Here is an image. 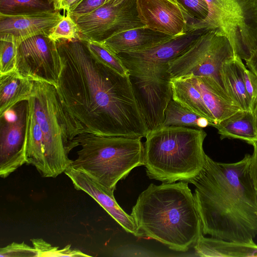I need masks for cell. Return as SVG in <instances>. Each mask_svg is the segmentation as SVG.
I'll return each mask as SVG.
<instances>
[{
  "mask_svg": "<svg viewBox=\"0 0 257 257\" xmlns=\"http://www.w3.org/2000/svg\"><path fill=\"white\" fill-rule=\"evenodd\" d=\"M62 69L56 88L59 112L68 140L78 134L131 138L149 132L130 75H121L97 60L86 41H56Z\"/></svg>",
  "mask_w": 257,
  "mask_h": 257,
  "instance_id": "obj_1",
  "label": "cell"
},
{
  "mask_svg": "<svg viewBox=\"0 0 257 257\" xmlns=\"http://www.w3.org/2000/svg\"><path fill=\"white\" fill-rule=\"evenodd\" d=\"M251 155L231 163L207 155L200 173L189 183L204 235L248 242L257 235V195L250 174Z\"/></svg>",
  "mask_w": 257,
  "mask_h": 257,
  "instance_id": "obj_2",
  "label": "cell"
},
{
  "mask_svg": "<svg viewBox=\"0 0 257 257\" xmlns=\"http://www.w3.org/2000/svg\"><path fill=\"white\" fill-rule=\"evenodd\" d=\"M188 182L153 183L139 196L131 213L143 236L177 251H186L203 234Z\"/></svg>",
  "mask_w": 257,
  "mask_h": 257,
  "instance_id": "obj_3",
  "label": "cell"
},
{
  "mask_svg": "<svg viewBox=\"0 0 257 257\" xmlns=\"http://www.w3.org/2000/svg\"><path fill=\"white\" fill-rule=\"evenodd\" d=\"M202 128L163 127L149 132L144 144V166L150 179L188 183L202 170L206 154Z\"/></svg>",
  "mask_w": 257,
  "mask_h": 257,
  "instance_id": "obj_4",
  "label": "cell"
},
{
  "mask_svg": "<svg viewBox=\"0 0 257 257\" xmlns=\"http://www.w3.org/2000/svg\"><path fill=\"white\" fill-rule=\"evenodd\" d=\"M72 142L81 149L71 167L110 192H114L117 182L133 169L144 165L141 138L82 133Z\"/></svg>",
  "mask_w": 257,
  "mask_h": 257,
  "instance_id": "obj_5",
  "label": "cell"
},
{
  "mask_svg": "<svg viewBox=\"0 0 257 257\" xmlns=\"http://www.w3.org/2000/svg\"><path fill=\"white\" fill-rule=\"evenodd\" d=\"M43 136L44 165L41 175L55 178L71 165L68 154L74 147L65 138L61 121L55 87L41 81H33L28 100Z\"/></svg>",
  "mask_w": 257,
  "mask_h": 257,
  "instance_id": "obj_6",
  "label": "cell"
},
{
  "mask_svg": "<svg viewBox=\"0 0 257 257\" xmlns=\"http://www.w3.org/2000/svg\"><path fill=\"white\" fill-rule=\"evenodd\" d=\"M207 17L198 29H215L226 37L236 57L247 61L257 49V0H205Z\"/></svg>",
  "mask_w": 257,
  "mask_h": 257,
  "instance_id": "obj_7",
  "label": "cell"
},
{
  "mask_svg": "<svg viewBox=\"0 0 257 257\" xmlns=\"http://www.w3.org/2000/svg\"><path fill=\"white\" fill-rule=\"evenodd\" d=\"M235 57L226 37L216 30H206L187 50L169 63L168 72L171 79L189 75L208 78L228 95L222 68Z\"/></svg>",
  "mask_w": 257,
  "mask_h": 257,
  "instance_id": "obj_8",
  "label": "cell"
},
{
  "mask_svg": "<svg viewBox=\"0 0 257 257\" xmlns=\"http://www.w3.org/2000/svg\"><path fill=\"white\" fill-rule=\"evenodd\" d=\"M207 29H197L172 37L144 50L117 54L130 76L139 79L159 77L171 79L169 63L187 50Z\"/></svg>",
  "mask_w": 257,
  "mask_h": 257,
  "instance_id": "obj_9",
  "label": "cell"
},
{
  "mask_svg": "<svg viewBox=\"0 0 257 257\" xmlns=\"http://www.w3.org/2000/svg\"><path fill=\"white\" fill-rule=\"evenodd\" d=\"M74 20L84 41L102 42L120 32L145 27L138 17L137 0H110Z\"/></svg>",
  "mask_w": 257,
  "mask_h": 257,
  "instance_id": "obj_10",
  "label": "cell"
},
{
  "mask_svg": "<svg viewBox=\"0 0 257 257\" xmlns=\"http://www.w3.org/2000/svg\"><path fill=\"white\" fill-rule=\"evenodd\" d=\"M61 69L56 42L48 35H36L18 44L16 70L25 77L56 87Z\"/></svg>",
  "mask_w": 257,
  "mask_h": 257,
  "instance_id": "obj_11",
  "label": "cell"
},
{
  "mask_svg": "<svg viewBox=\"0 0 257 257\" xmlns=\"http://www.w3.org/2000/svg\"><path fill=\"white\" fill-rule=\"evenodd\" d=\"M28 109V100H24L0 116V176L3 178L26 163Z\"/></svg>",
  "mask_w": 257,
  "mask_h": 257,
  "instance_id": "obj_12",
  "label": "cell"
},
{
  "mask_svg": "<svg viewBox=\"0 0 257 257\" xmlns=\"http://www.w3.org/2000/svg\"><path fill=\"white\" fill-rule=\"evenodd\" d=\"M137 10L145 27L171 37L197 30L199 23L175 0H137Z\"/></svg>",
  "mask_w": 257,
  "mask_h": 257,
  "instance_id": "obj_13",
  "label": "cell"
},
{
  "mask_svg": "<svg viewBox=\"0 0 257 257\" xmlns=\"http://www.w3.org/2000/svg\"><path fill=\"white\" fill-rule=\"evenodd\" d=\"M133 90L149 132L162 127L165 112L172 99L171 79H139L130 76Z\"/></svg>",
  "mask_w": 257,
  "mask_h": 257,
  "instance_id": "obj_14",
  "label": "cell"
},
{
  "mask_svg": "<svg viewBox=\"0 0 257 257\" xmlns=\"http://www.w3.org/2000/svg\"><path fill=\"white\" fill-rule=\"evenodd\" d=\"M64 173L71 179L76 190L83 191L93 198L126 231L136 236L143 235L131 215L126 213L117 204L113 192L71 166Z\"/></svg>",
  "mask_w": 257,
  "mask_h": 257,
  "instance_id": "obj_15",
  "label": "cell"
},
{
  "mask_svg": "<svg viewBox=\"0 0 257 257\" xmlns=\"http://www.w3.org/2000/svg\"><path fill=\"white\" fill-rule=\"evenodd\" d=\"M63 16L59 11L36 15H0V40L18 44L36 35H48Z\"/></svg>",
  "mask_w": 257,
  "mask_h": 257,
  "instance_id": "obj_16",
  "label": "cell"
},
{
  "mask_svg": "<svg viewBox=\"0 0 257 257\" xmlns=\"http://www.w3.org/2000/svg\"><path fill=\"white\" fill-rule=\"evenodd\" d=\"M172 37L146 27L124 31L102 41L116 54L152 47Z\"/></svg>",
  "mask_w": 257,
  "mask_h": 257,
  "instance_id": "obj_17",
  "label": "cell"
},
{
  "mask_svg": "<svg viewBox=\"0 0 257 257\" xmlns=\"http://www.w3.org/2000/svg\"><path fill=\"white\" fill-rule=\"evenodd\" d=\"M199 256L250 257L257 256V244L248 242L225 240L201 235L193 246Z\"/></svg>",
  "mask_w": 257,
  "mask_h": 257,
  "instance_id": "obj_18",
  "label": "cell"
},
{
  "mask_svg": "<svg viewBox=\"0 0 257 257\" xmlns=\"http://www.w3.org/2000/svg\"><path fill=\"white\" fill-rule=\"evenodd\" d=\"M207 109L217 123L242 110L208 78L191 75Z\"/></svg>",
  "mask_w": 257,
  "mask_h": 257,
  "instance_id": "obj_19",
  "label": "cell"
},
{
  "mask_svg": "<svg viewBox=\"0 0 257 257\" xmlns=\"http://www.w3.org/2000/svg\"><path fill=\"white\" fill-rule=\"evenodd\" d=\"M211 126L217 130L221 140L238 139L253 147L257 144V131L251 110H239Z\"/></svg>",
  "mask_w": 257,
  "mask_h": 257,
  "instance_id": "obj_20",
  "label": "cell"
},
{
  "mask_svg": "<svg viewBox=\"0 0 257 257\" xmlns=\"http://www.w3.org/2000/svg\"><path fill=\"white\" fill-rule=\"evenodd\" d=\"M33 86V81L16 70L0 75V116L18 102L28 100Z\"/></svg>",
  "mask_w": 257,
  "mask_h": 257,
  "instance_id": "obj_21",
  "label": "cell"
},
{
  "mask_svg": "<svg viewBox=\"0 0 257 257\" xmlns=\"http://www.w3.org/2000/svg\"><path fill=\"white\" fill-rule=\"evenodd\" d=\"M170 81L172 98L174 100L197 114L208 119L212 123L211 125L215 123L191 75L171 78Z\"/></svg>",
  "mask_w": 257,
  "mask_h": 257,
  "instance_id": "obj_22",
  "label": "cell"
},
{
  "mask_svg": "<svg viewBox=\"0 0 257 257\" xmlns=\"http://www.w3.org/2000/svg\"><path fill=\"white\" fill-rule=\"evenodd\" d=\"M242 60L236 57L225 63L222 68V77L226 91L230 99L242 110H252L246 91Z\"/></svg>",
  "mask_w": 257,
  "mask_h": 257,
  "instance_id": "obj_23",
  "label": "cell"
},
{
  "mask_svg": "<svg viewBox=\"0 0 257 257\" xmlns=\"http://www.w3.org/2000/svg\"><path fill=\"white\" fill-rule=\"evenodd\" d=\"M55 0H0V15H36L57 12Z\"/></svg>",
  "mask_w": 257,
  "mask_h": 257,
  "instance_id": "obj_24",
  "label": "cell"
},
{
  "mask_svg": "<svg viewBox=\"0 0 257 257\" xmlns=\"http://www.w3.org/2000/svg\"><path fill=\"white\" fill-rule=\"evenodd\" d=\"M201 117L172 98L165 110V119L162 127L192 126L199 128L198 124Z\"/></svg>",
  "mask_w": 257,
  "mask_h": 257,
  "instance_id": "obj_25",
  "label": "cell"
},
{
  "mask_svg": "<svg viewBox=\"0 0 257 257\" xmlns=\"http://www.w3.org/2000/svg\"><path fill=\"white\" fill-rule=\"evenodd\" d=\"M91 54L99 61L124 76L129 75L126 68L117 54L101 42L86 41Z\"/></svg>",
  "mask_w": 257,
  "mask_h": 257,
  "instance_id": "obj_26",
  "label": "cell"
},
{
  "mask_svg": "<svg viewBox=\"0 0 257 257\" xmlns=\"http://www.w3.org/2000/svg\"><path fill=\"white\" fill-rule=\"evenodd\" d=\"M48 36L55 42L60 40L81 39L77 24L68 13L64 15L62 19L52 28Z\"/></svg>",
  "mask_w": 257,
  "mask_h": 257,
  "instance_id": "obj_27",
  "label": "cell"
},
{
  "mask_svg": "<svg viewBox=\"0 0 257 257\" xmlns=\"http://www.w3.org/2000/svg\"><path fill=\"white\" fill-rule=\"evenodd\" d=\"M32 242L36 256H89L78 249H72L70 245L59 249L42 239H33Z\"/></svg>",
  "mask_w": 257,
  "mask_h": 257,
  "instance_id": "obj_28",
  "label": "cell"
},
{
  "mask_svg": "<svg viewBox=\"0 0 257 257\" xmlns=\"http://www.w3.org/2000/svg\"><path fill=\"white\" fill-rule=\"evenodd\" d=\"M0 40V75H4L16 70L18 44L11 41Z\"/></svg>",
  "mask_w": 257,
  "mask_h": 257,
  "instance_id": "obj_29",
  "label": "cell"
},
{
  "mask_svg": "<svg viewBox=\"0 0 257 257\" xmlns=\"http://www.w3.org/2000/svg\"><path fill=\"white\" fill-rule=\"evenodd\" d=\"M175 1L190 16L199 22L198 25L208 16L209 10L205 0Z\"/></svg>",
  "mask_w": 257,
  "mask_h": 257,
  "instance_id": "obj_30",
  "label": "cell"
},
{
  "mask_svg": "<svg viewBox=\"0 0 257 257\" xmlns=\"http://www.w3.org/2000/svg\"><path fill=\"white\" fill-rule=\"evenodd\" d=\"M36 256L34 247H31L24 242L21 243L13 242L1 248L0 256Z\"/></svg>",
  "mask_w": 257,
  "mask_h": 257,
  "instance_id": "obj_31",
  "label": "cell"
},
{
  "mask_svg": "<svg viewBox=\"0 0 257 257\" xmlns=\"http://www.w3.org/2000/svg\"><path fill=\"white\" fill-rule=\"evenodd\" d=\"M243 74L246 91L253 111L257 103V76L246 66L244 68Z\"/></svg>",
  "mask_w": 257,
  "mask_h": 257,
  "instance_id": "obj_32",
  "label": "cell"
},
{
  "mask_svg": "<svg viewBox=\"0 0 257 257\" xmlns=\"http://www.w3.org/2000/svg\"><path fill=\"white\" fill-rule=\"evenodd\" d=\"M110 0H83L69 14L73 20L89 14Z\"/></svg>",
  "mask_w": 257,
  "mask_h": 257,
  "instance_id": "obj_33",
  "label": "cell"
},
{
  "mask_svg": "<svg viewBox=\"0 0 257 257\" xmlns=\"http://www.w3.org/2000/svg\"><path fill=\"white\" fill-rule=\"evenodd\" d=\"M83 0H55L56 11H64L69 13L73 10Z\"/></svg>",
  "mask_w": 257,
  "mask_h": 257,
  "instance_id": "obj_34",
  "label": "cell"
},
{
  "mask_svg": "<svg viewBox=\"0 0 257 257\" xmlns=\"http://www.w3.org/2000/svg\"><path fill=\"white\" fill-rule=\"evenodd\" d=\"M253 152L251 155L249 171L253 184L257 195V144L253 146Z\"/></svg>",
  "mask_w": 257,
  "mask_h": 257,
  "instance_id": "obj_35",
  "label": "cell"
},
{
  "mask_svg": "<svg viewBox=\"0 0 257 257\" xmlns=\"http://www.w3.org/2000/svg\"><path fill=\"white\" fill-rule=\"evenodd\" d=\"M245 62L248 69L257 76V49L251 57Z\"/></svg>",
  "mask_w": 257,
  "mask_h": 257,
  "instance_id": "obj_36",
  "label": "cell"
},
{
  "mask_svg": "<svg viewBox=\"0 0 257 257\" xmlns=\"http://www.w3.org/2000/svg\"><path fill=\"white\" fill-rule=\"evenodd\" d=\"M253 114L254 119V122L255 124L256 129L257 131V103L255 104L254 109L253 110Z\"/></svg>",
  "mask_w": 257,
  "mask_h": 257,
  "instance_id": "obj_37",
  "label": "cell"
}]
</instances>
